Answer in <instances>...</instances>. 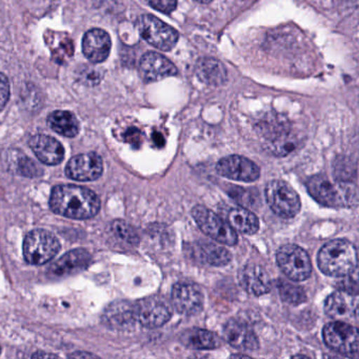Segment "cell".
<instances>
[{
  "label": "cell",
  "instance_id": "obj_21",
  "mask_svg": "<svg viewBox=\"0 0 359 359\" xmlns=\"http://www.w3.org/2000/svg\"><path fill=\"white\" fill-rule=\"evenodd\" d=\"M92 257L89 252L85 250H73L69 253L65 254L60 260L52 266V273L57 276L74 274L85 270L91 264Z\"/></svg>",
  "mask_w": 359,
  "mask_h": 359
},
{
  "label": "cell",
  "instance_id": "obj_20",
  "mask_svg": "<svg viewBox=\"0 0 359 359\" xmlns=\"http://www.w3.org/2000/svg\"><path fill=\"white\" fill-rule=\"evenodd\" d=\"M357 308V295L346 292H334L325 300V313L334 319L356 318Z\"/></svg>",
  "mask_w": 359,
  "mask_h": 359
},
{
  "label": "cell",
  "instance_id": "obj_25",
  "mask_svg": "<svg viewBox=\"0 0 359 359\" xmlns=\"http://www.w3.org/2000/svg\"><path fill=\"white\" fill-rule=\"evenodd\" d=\"M48 125L54 132L66 137H75L79 132V121L68 111H55L50 114Z\"/></svg>",
  "mask_w": 359,
  "mask_h": 359
},
{
  "label": "cell",
  "instance_id": "obj_10",
  "mask_svg": "<svg viewBox=\"0 0 359 359\" xmlns=\"http://www.w3.org/2000/svg\"><path fill=\"white\" fill-rule=\"evenodd\" d=\"M135 306V314L137 323L149 329L161 327L171 318V309L163 298L147 297L138 300Z\"/></svg>",
  "mask_w": 359,
  "mask_h": 359
},
{
  "label": "cell",
  "instance_id": "obj_4",
  "mask_svg": "<svg viewBox=\"0 0 359 359\" xmlns=\"http://www.w3.org/2000/svg\"><path fill=\"white\" fill-rule=\"evenodd\" d=\"M60 250L58 239L46 230H34L24 241L25 259L30 264L41 266L53 259Z\"/></svg>",
  "mask_w": 359,
  "mask_h": 359
},
{
  "label": "cell",
  "instance_id": "obj_28",
  "mask_svg": "<svg viewBox=\"0 0 359 359\" xmlns=\"http://www.w3.org/2000/svg\"><path fill=\"white\" fill-rule=\"evenodd\" d=\"M277 287H278L280 297L287 304L297 306V304H304L306 300V292L299 285H293L285 280H278Z\"/></svg>",
  "mask_w": 359,
  "mask_h": 359
},
{
  "label": "cell",
  "instance_id": "obj_22",
  "mask_svg": "<svg viewBox=\"0 0 359 359\" xmlns=\"http://www.w3.org/2000/svg\"><path fill=\"white\" fill-rule=\"evenodd\" d=\"M182 344L193 350H213L219 348L222 341L213 332L203 329H190L180 335Z\"/></svg>",
  "mask_w": 359,
  "mask_h": 359
},
{
  "label": "cell",
  "instance_id": "obj_2",
  "mask_svg": "<svg viewBox=\"0 0 359 359\" xmlns=\"http://www.w3.org/2000/svg\"><path fill=\"white\" fill-rule=\"evenodd\" d=\"M311 196L327 208H352L357 205V188L352 182L331 180L327 176L315 175L306 182Z\"/></svg>",
  "mask_w": 359,
  "mask_h": 359
},
{
  "label": "cell",
  "instance_id": "obj_3",
  "mask_svg": "<svg viewBox=\"0 0 359 359\" xmlns=\"http://www.w3.org/2000/svg\"><path fill=\"white\" fill-rule=\"evenodd\" d=\"M317 262L323 274L344 276L357 269L356 249L346 239H334L321 248Z\"/></svg>",
  "mask_w": 359,
  "mask_h": 359
},
{
  "label": "cell",
  "instance_id": "obj_39",
  "mask_svg": "<svg viewBox=\"0 0 359 359\" xmlns=\"http://www.w3.org/2000/svg\"><path fill=\"white\" fill-rule=\"evenodd\" d=\"M0 352H1V350H0Z\"/></svg>",
  "mask_w": 359,
  "mask_h": 359
},
{
  "label": "cell",
  "instance_id": "obj_6",
  "mask_svg": "<svg viewBox=\"0 0 359 359\" xmlns=\"http://www.w3.org/2000/svg\"><path fill=\"white\" fill-rule=\"evenodd\" d=\"M137 29L147 43L161 51L173 49L180 39L177 31L150 14L138 18Z\"/></svg>",
  "mask_w": 359,
  "mask_h": 359
},
{
  "label": "cell",
  "instance_id": "obj_12",
  "mask_svg": "<svg viewBox=\"0 0 359 359\" xmlns=\"http://www.w3.org/2000/svg\"><path fill=\"white\" fill-rule=\"evenodd\" d=\"M172 302L178 313L191 316L201 312L205 298L195 283H177L172 289Z\"/></svg>",
  "mask_w": 359,
  "mask_h": 359
},
{
  "label": "cell",
  "instance_id": "obj_19",
  "mask_svg": "<svg viewBox=\"0 0 359 359\" xmlns=\"http://www.w3.org/2000/svg\"><path fill=\"white\" fill-rule=\"evenodd\" d=\"M30 147L41 163L55 165L62 163L65 150L55 138L48 135H35L30 140Z\"/></svg>",
  "mask_w": 359,
  "mask_h": 359
},
{
  "label": "cell",
  "instance_id": "obj_5",
  "mask_svg": "<svg viewBox=\"0 0 359 359\" xmlns=\"http://www.w3.org/2000/svg\"><path fill=\"white\" fill-rule=\"evenodd\" d=\"M266 199L269 207L277 215L292 218L299 213L302 203L296 191L283 180H272L266 187Z\"/></svg>",
  "mask_w": 359,
  "mask_h": 359
},
{
  "label": "cell",
  "instance_id": "obj_17",
  "mask_svg": "<svg viewBox=\"0 0 359 359\" xmlns=\"http://www.w3.org/2000/svg\"><path fill=\"white\" fill-rule=\"evenodd\" d=\"M111 47V39L106 31L92 29L83 36V54L94 64L104 62L110 55Z\"/></svg>",
  "mask_w": 359,
  "mask_h": 359
},
{
  "label": "cell",
  "instance_id": "obj_15",
  "mask_svg": "<svg viewBox=\"0 0 359 359\" xmlns=\"http://www.w3.org/2000/svg\"><path fill=\"white\" fill-rule=\"evenodd\" d=\"M140 74L146 83H153L174 76L177 74V69L161 54L149 52L140 60Z\"/></svg>",
  "mask_w": 359,
  "mask_h": 359
},
{
  "label": "cell",
  "instance_id": "obj_37",
  "mask_svg": "<svg viewBox=\"0 0 359 359\" xmlns=\"http://www.w3.org/2000/svg\"><path fill=\"white\" fill-rule=\"evenodd\" d=\"M33 357H56L55 355L53 354H43V353H39V354H34Z\"/></svg>",
  "mask_w": 359,
  "mask_h": 359
},
{
  "label": "cell",
  "instance_id": "obj_26",
  "mask_svg": "<svg viewBox=\"0 0 359 359\" xmlns=\"http://www.w3.org/2000/svg\"><path fill=\"white\" fill-rule=\"evenodd\" d=\"M199 253L201 260L211 266H226L232 259V255L228 250L215 243H201L199 245Z\"/></svg>",
  "mask_w": 359,
  "mask_h": 359
},
{
  "label": "cell",
  "instance_id": "obj_9",
  "mask_svg": "<svg viewBox=\"0 0 359 359\" xmlns=\"http://www.w3.org/2000/svg\"><path fill=\"white\" fill-rule=\"evenodd\" d=\"M323 337L325 344L335 352L346 356H353L358 353V330L354 325L334 321L323 327Z\"/></svg>",
  "mask_w": 359,
  "mask_h": 359
},
{
  "label": "cell",
  "instance_id": "obj_18",
  "mask_svg": "<svg viewBox=\"0 0 359 359\" xmlns=\"http://www.w3.org/2000/svg\"><path fill=\"white\" fill-rule=\"evenodd\" d=\"M224 339L229 344L243 351H255L259 346L257 336L245 323L229 320L224 327Z\"/></svg>",
  "mask_w": 359,
  "mask_h": 359
},
{
  "label": "cell",
  "instance_id": "obj_34",
  "mask_svg": "<svg viewBox=\"0 0 359 359\" xmlns=\"http://www.w3.org/2000/svg\"><path fill=\"white\" fill-rule=\"evenodd\" d=\"M81 76L85 79L86 83H97L100 81V75L95 70H91L90 68L83 70Z\"/></svg>",
  "mask_w": 359,
  "mask_h": 359
},
{
  "label": "cell",
  "instance_id": "obj_16",
  "mask_svg": "<svg viewBox=\"0 0 359 359\" xmlns=\"http://www.w3.org/2000/svg\"><path fill=\"white\" fill-rule=\"evenodd\" d=\"M238 280L245 291L256 296L269 293L272 287L268 273L258 264H249L243 266L239 271Z\"/></svg>",
  "mask_w": 359,
  "mask_h": 359
},
{
  "label": "cell",
  "instance_id": "obj_32",
  "mask_svg": "<svg viewBox=\"0 0 359 359\" xmlns=\"http://www.w3.org/2000/svg\"><path fill=\"white\" fill-rule=\"evenodd\" d=\"M151 7L163 13H171L177 7V0H147Z\"/></svg>",
  "mask_w": 359,
  "mask_h": 359
},
{
  "label": "cell",
  "instance_id": "obj_7",
  "mask_svg": "<svg viewBox=\"0 0 359 359\" xmlns=\"http://www.w3.org/2000/svg\"><path fill=\"white\" fill-rule=\"evenodd\" d=\"M192 216L199 229L208 236L226 245H235L238 241L236 231L203 205H196L192 210Z\"/></svg>",
  "mask_w": 359,
  "mask_h": 359
},
{
  "label": "cell",
  "instance_id": "obj_1",
  "mask_svg": "<svg viewBox=\"0 0 359 359\" xmlns=\"http://www.w3.org/2000/svg\"><path fill=\"white\" fill-rule=\"evenodd\" d=\"M50 207L58 215L73 219H88L100 212L97 195L85 187L62 184L53 189Z\"/></svg>",
  "mask_w": 359,
  "mask_h": 359
},
{
  "label": "cell",
  "instance_id": "obj_33",
  "mask_svg": "<svg viewBox=\"0 0 359 359\" xmlns=\"http://www.w3.org/2000/svg\"><path fill=\"white\" fill-rule=\"evenodd\" d=\"M10 97V83L6 75L0 73V111L5 108Z\"/></svg>",
  "mask_w": 359,
  "mask_h": 359
},
{
  "label": "cell",
  "instance_id": "obj_13",
  "mask_svg": "<svg viewBox=\"0 0 359 359\" xmlns=\"http://www.w3.org/2000/svg\"><path fill=\"white\" fill-rule=\"evenodd\" d=\"M104 171L102 157L96 153L77 155L66 167V174L71 180L92 182L98 180Z\"/></svg>",
  "mask_w": 359,
  "mask_h": 359
},
{
  "label": "cell",
  "instance_id": "obj_23",
  "mask_svg": "<svg viewBox=\"0 0 359 359\" xmlns=\"http://www.w3.org/2000/svg\"><path fill=\"white\" fill-rule=\"evenodd\" d=\"M196 74L203 83L211 86L224 85L226 71L224 65L213 58H203L196 65Z\"/></svg>",
  "mask_w": 359,
  "mask_h": 359
},
{
  "label": "cell",
  "instance_id": "obj_36",
  "mask_svg": "<svg viewBox=\"0 0 359 359\" xmlns=\"http://www.w3.org/2000/svg\"><path fill=\"white\" fill-rule=\"evenodd\" d=\"M157 136H158V138L156 137V135L154 134V140L155 142H156L157 144H159V142H161V146H163V144H165V142H163V137L161 135V134L157 133ZM161 146V144H159Z\"/></svg>",
  "mask_w": 359,
  "mask_h": 359
},
{
  "label": "cell",
  "instance_id": "obj_38",
  "mask_svg": "<svg viewBox=\"0 0 359 359\" xmlns=\"http://www.w3.org/2000/svg\"><path fill=\"white\" fill-rule=\"evenodd\" d=\"M197 1H199V3L208 4L211 3V1H213V0H197Z\"/></svg>",
  "mask_w": 359,
  "mask_h": 359
},
{
  "label": "cell",
  "instance_id": "obj_35",
  "mask_svg": "<svg viewBox=\"0 0 359 359\" xmlns=\"http://www.w3.org/2000/svg\"><path fill=\"white\" fill-rule=\"evenodd\" d=\"M71 357H76V358H79V357H95L93 354H87V353H81V354H79V353H75V354L71 355Z\"/></svg>",
  "mask_w": 359,
  "mask_h": 359
},
{
  "label": "cell",
  "instance_id": "obj_30",
  "mask_svg": "<svg viewBox=\"0 0 359 359\" xmlns=\"http://www.w3.org/2000/svg\"><path fill=\"white\" fill-rule=\"evenodd\" d=\"M16 168H18V171L22 175L28 176V177H35V176L41 175V173H43L41 168L32 159L28 158V157L24 156V155H22V157L18 158Z\"/></svg>",
  "mask_w": 359,
  "mask_h": 359
},
{
  "label": "cell",
  "instance_id": "obj_11",
  "mask_svg": "<svg viewBox=\"0 0 359 359\" xmlns=\"http://www.w3.org/2000/svg\"><path fill=\"white\" fill-rule=\"evenodd\" d=\"M216 171L222 177L236 182H255L260 176L258 165L250 159L239 155H232L220 159L216 165Z\"/></svg>",
  "mask_w": 359,
  "mask_h": 359
},
{
  "label": "cell",
  "instance_id": "obj_29",
  "mask_svg": "<svg viewBox=\"0 0 359 359\" xmlns=\"http://www.w3.org/2000/svg\"><path fill=\"white\" fill-rule=\"evenodd\" d=\"M111 230L114 233L115 236L118 237L119 239L126 241V243L136 245L140 241V236H138L135 229L128 222H123V220L113 222L111 224Z\"/></svg>",
  "mask_w": 359,
  "mask_h": 359
},
{
  "label": "cell",
  "instance_id": "obj_8",
  "mask_svg": "<svg viewBox=\"0 0 359 359\" xmlns=\"http://www.w3.org/2000/svg\"><path fill=\"white\" fill-rule=\"evenodd\" d=\"M276 259L279 268L291 280H306L312 273L310 256L298 245H283L277 252Z\"/></svg>",
  "mask_w": 359,
  "mask_h": 359
},
{
  "label": "cell",
  "instance_id": "obj_27",
  "mask_svg": "<svg viewBox=\"0 0 359 359\" xmlns=\"http://www.w3.org/2000/svg\"><path fill=\"white\" fill-rule=\"evenodd\" d=\"M298 142L290 132L281 134L273 140H268L266 149L276 156H287L297 148Z\"/></svg>",
  "mask_w": 359,
  "mask_h": 359
},
{
  "label": "cell",
  "instance_id": "obj_31",
  "mask_svg": "<svg viewBox=\"0 0 359 359\" xmlns=\"http://www.w3.org/2000/svg\"><path fill=\"white\" fill-rule=\"evenodd\" d=\"M341 280L338 281L337 287L340 291L346 293L357 295L358 292V280H357V269H355L350 274L341 276Z\"/></svg>",
  "mask_w": 359,
  "mask_h": 359
},
{
  "label": "cell",
  "instance_id": "obj_24",
  "mask_svg": "<svg viewBox=\"0 0 359 359\" xmlns=\"http://www.w3.org/2000/svg\"><path fill=\"white\" fill-rule=\"evenodd\" d=\"M229 224L243 234L253 235L259 230V220L245 208H234L229 212Z\"/></svg>",
  "mask_w": 359,
  "mask_h": 359
},
{
  "label": "cell",
  "instance_id": "obj_14",
  "mask_svg": "<svg viewBox=\"0 0 359 359\" xmlns=\"http://www.w3.org/2000/svg\"><path fill=\"white\" fill-rule=\"evenodd\" d=\"M102 323L115 331H130L135 327V306L126 300L112 302L102 314Z\"/></svg>",
  "mask_w": 359,
  "mask_h": 359
}]
</instances>
